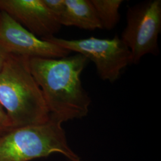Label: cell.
Listing matches in <instances>:
<instances>
[{"label": "cell", "instance_id": "cell-1", "mask_svg": "<svg viewBox=\"0 0 161 161\" xmlns=\"http://www.w3.org/2000/svg\"><path fill=\"white\" fill-rule=\"evenodd\" d=\"M88 61L80 54L29 58L30 70L40 87L50 118L62 124L88 115L92 100L82 86L80 75Z\"/></svg>", "mask_w": 161, "mask_h": 161}, {"label": "cell", "instance_id": "cell-2", "mask_svg": "<svg viewBox=\"0 0 161 161\" xmlns=\"http://www.w3.org/2000/svg\"><path fill=\"white\" fill-rule=\"evenodd\" d=\"M0 104L13 128L46 123L50 115L29 58L10 54L0 72Z\"/></svg>", "mask_w": 161, "mask_h": 161}, {"label": "cell", "instance_id": "cell-3", "mask_svg": "<svg viewBox=\"0 0 161 161\" xmlns=\"http://www.w3.org/2000/svg\"><path fill=\"white\" fill-rule=\"evenodd\" d=\"M54 153L81 161L68 144L62 123L52 118L41 124L13 128L0 136V161H29Z\"/></svg>", "mask_w": 161, "mask_h": 161}, {"label": "cell", "instance_id": "cell-4", "mask_svg": "<svg viewBox=\"0 0 161 161\" xmlns=\"http://www.w3.org/2000/svg\"><path fill=\"white\" fill-rule=\"evenodd\" d=\"M42 40L84 56L94 64L100 78L110 82L118 80L122 70L131 64V52L118 35L112 39L91 36L84 39L66 40L54 36Z\"/></svg>", "mask_w": 161, "mask_h": 161}, {"label": "cell", "instance_id": "cell-5", "mask_svg": "<svg viewBox=\"0 0 161 161\" xmlns=\"http://www.w3.org/2000/svg\"><path fill=\"white\" fill-rule=\"evenodd\" d=\"M161 31V0L145 1L128 7L127 25L120 38L131 52V64H138L146 54H159Z\"/></svg>", "mask_w": 161, "mask_h": 161}, {"label": "cell", "instance_id": "cell-6", "mask_svg": "<svg viewBox=\"0 0 161 161\" xmlns=\"http://www.w3.org/2000/svg\"><path fill=\"white\" fill-rule=\"evenodd\" d=\"M0 46L10 54L29 58H58L68 56L71 53L38 38L4 12H1L0 17Z\"/></svg>", "mask_w": 161, "mask_h": 161}, {"label": "cell", "instance_id": "cell-7", "mask_svg": "<svg viewBox=\"0 0 161 161\" xmlns=\"http://www.w3.org/2000/svg\"><path fill=\"white\" fill-rule=\"evenodd\" d=\"M0 11L41 40L54 36L62 27L43 0H0Z\"/></svg>", "mask_w": 161, "mask_h": 161}, {"label": "cell", "instance_id": "cell-8", "mask_svg": "<svg viewBox=\"0 0 161 161\" xmlns=\"http://www.w3.org/2000/svg\"><path fill=\"white\" fill-rule=\"evenodd\" d=\"M65 8L60 23L85 30L102 29L91 0H64Z\"/></svg>", "mask_w": 161, "mask_h": 161}, {"label": "cell", "instance_id": "cell-9", "mask_svg": "<svg viewBox=\"0 0 161 161\" xmlns=\"http://www.w3.org/2000/svg\"><path fill=\"white\" fill-rule=\"evenodd\" d=\"M102 29L112 30L119 23L122 0H91Z\"/></svg>", "mask_w": 161, "mask_h": 161}, {"label": "cell", "instance_id": "cell-10", "mask_svg": "<svg viewBox=\"0 0 161 161\" xmlns=\"http://www.w3.org/2000/svg\"><path fill=\"white\" fill-rule=\"evenodd\" d=\"M44 4L60 22L65 8L64 0H43Z\"/></svg>", "mask_w": 161, "mask_h": 161}, {"label": "cell", "instance_id": "cell-11", "mask_svg": "<svg viewBox=\"0 0 161 161\" xmlns=\"http://www.w3.org/2000/svg\"><path fill=\"white\" fill-rule=\"evenodd\" d=\"M13 128L8 116L0 104V136L9 131Z\"/></svg>", "mask_w": 161, "mask_h": 161}, {"label": "cell", "instance_id": "cell-12", "mask_svg": "<svg viewBox=\"0 0 161 161\" xmlns=\"http://www.w3.org/2000/svg\"><path fill=\"white\" fill-rule=\"evenodd\" d=\"M10 54L0 46V72L3 70Z\"/></svg>", "mask_w": 161, "mask_h": 161}, {"label": "cell", "instance_id": "cell-13", "mask_svg": "<svg viewBox=\"0 0 161 161\" xmlns=\"http://www.w3.org/2000/svg\"><path fill=\"white\" fill-rule=\"evenodd\" d=\"M1 11H0V17H1Z\"/></svg>", "mask_w": 161, "mask_h": 161}]
</instances>
